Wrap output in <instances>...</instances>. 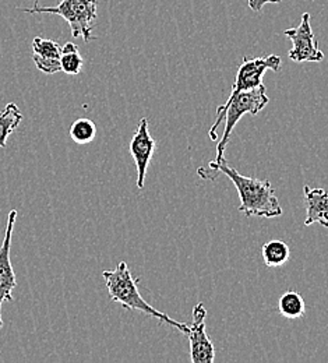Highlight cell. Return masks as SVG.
<instances>
[{"label":"cell","mask_w":328,"mask_h":363,"mask_svg":"<svg viewBox=\"0 0 328 363\" xmlns=\"http://www.w3.org/2000/svg\"><path fill=\"white\" fill-rule=\"evenodd\" d=\"M210 169L213 172L210 179L224 174L232 181L240 199L239 211L246 217L276 218L282 216L283 211L280 200L277 199L276 190L270 182L243 177L234 168L228 165L225 158L221 162H210Z\"/></svg>","instance_id":"1"},{"label":"cell","mask_w":328,"mask_h":363,"mask_svg":"<svg viewBox=\"0 0 328 363\" xmlns=\"http://www.w3.org/2000/svg\"><path fill=\"white\" fill-rule=\"evenodd\" d=\"M102 277L105 279V285L108 288L109 296L113 302L120 303L122 306H125L129 311H139L147 316L158 318L159 321H164L188 335V325L186 323L174 320V318H169L166 313L157 311L154 306H151L148 302H145V299L141 296L139 286H137L139 279L133 278L126 262H120L115 270H106V272H102Z\"/></svg>","instance_id":"2"},{"label":"cell","mask_w":328,"mask_h":363,"mask_svg":"<svg viewBox=\"0 0 328 363\" xmlns=\"http://www.w3.org/2000/svg\"><path fill=\"white\" fill-rule=\"evenodd\" d=\"M268 102H270V98L267 96V90L264 86H261L254 90L240 91L234 95H230L228 101L224 105L218 106L217 121L210 129V138L213 141L218 140L217 129L222 122H225V130H224L222 138L218 141V145H217L215 162H221L224 160V151L230 143V137L232 135L237 122L246 113L257 115L266 108Z\"/></svg>","instance_id":"3"},{"label":"cell","mask_w":328,"mask_h":363,"mask_svg":"<svg viewBox=\"0 0 328 363\" xmlns=\"http://www.w3.org/2000/svg\"><path fill=\"white\" fill-rule=\"evenodd\" d=\"M20 10L30 14L60 16L69 23L73 38L81 37L86 43L94 38L91 31L98 17V0H62L57 6H41L35 1L33 7Z\"/></svg>","instance_id":"4"},{"label":"cell","mask_w":328,"mask_h":363,"mask_svg":"<svg viewBox=\"0 0 328 363\" xmlns=\"http://www.w3.org/2000/svg\"><path fill=\"white\" fill-rule=\"evenodd\" d=\"M283 35L288 37L293 45L288 53V57L292 62H322L324 59V53L320 50L313 33L309 13H303L300 24L296 28L285 30Z\"/></svg>","instance_id":"5"},{"label":"cell","mask_w":328,"mask_h":363,"mask_svg":"<svg viewBox=\"0 0 328 363\" xmlns=\"http://www.w3.org/2000/svg\"><path fill=\"white\" fill-rule=\"evenodd\" d=\"M282 60L277 55H268L264 57H243L234 79V89L231 95L240 91L254 90L263 86V77L267 70L280 72Z\"/></svg>","instance_id":"6"},{"label":"cell","mask_w":328,"mask_h":363,"mask_svg":"<svg viewBox=\"0 0 328 363\" xmlns=\"http://www.w3.org/2000/svg\"><path fill=\"white\" fill-rule=\"evenodd\" d=\"M207 311L203 303H197L193 309V324L188 327L190 361L193 363H213L215 359V348L205 331Z\"/></svg>","instance_id":"7"},{"label":"cell","mask_w":328,"mask_h":363,"mask_svg":"<svg viewBox=\"0 0 328 363\" xmlns=\"http://www.w3.org/2000/svg\"><path fill=\"white\" fill-rule=\"evenodd\" d=\"M17 220V210H11L7 217V225L3 243L0 246V328L3 327L1 320V305L4 301H13V289L16 288V274L11 266L10 252H11V235Z\"/></svg>","instance_id":"8"},{"label":"cell","mask_w":328,"mask_h":363,"mask_svg":"<svg viewBox=\"0 0 328 363\" xmlns=\"http://www.w3.org/2000/svg\"><path fill=\"white\" fill-rule=\"evenodd\" d=\"M157 143L149 135L148 130V119L141 118L137 130L130 143V154L135 160L137 168V187L142 189L145 183V175L148 171V165L155 152Z\"/></svg>","instance_id":"9"},{"label":"cell","mask_w":328,"mask_h":363,"mask_svg":"<svg viewBox=\"0 0 328 363\" xmlns=\"http://www.w3.org/2000/svg\"><path fill=\"white\" fill-rule=\"evenodd\" d=\"M33 60L38 70H41L45 74H55L57 72H62V46L59 45V43L37 37L33 41Z\"/></svg>","instance_id":"10"},{"label":"cell","mask_w":328,"mask_h":363,"mask_svg":"<svg viewBox=\"0 0 328 363\" xmlns=\"http://www.w3.org/2000/svg\"><path fill=\"white\" fill-rule=\"evenodd\" d=\"M305 193V208L306 218L305 225L310 227L313 224H320L328 228V191L324 189H310L303 187Z\"/></svg>","instance_id":"11"},{"label":"cell","mask_w":328,"mask_h":363,"mask_svg":"<svg viewBox=\"0 0 328 363\" xmlns=\"http://www.w3.org/2000/svg\"><path fill=\"white\" fill-rule=\"evenodd\" d=\"M23 121V113L14 102L6 105L0 112V147L6 148L7 138L18 128Z\"/></svg>","instance_id":"12"},{"label":"cell","mask_w":328,"mask_h":363,"mask_svg":"<svg viewBox=\"0 0 328 363\" xmlns=\"http://www.w3.org/2000/svg\"><path fill=\"white\" fill-rule=\"evenodd\" d=\"M261 255L267 267H281L290 257L289 246L282 240H270L263 245Z\"/></svg>","instance_id":"13"},{"label":"cell","mask_w":328,"mask_h":363,"mask_svg":"<svg viewBox=\"0 0 328 363\" xmlns=\"http://www.w3.org/2000/svg\"><path fill=\"white\" fill-rule=\"evenodd\" d=\"M278 312L285 318H300L305 316L306 308L302 295L295 291L285 292L278 301Z\"/></svg>","instance_id":"14"},{"label":"cell","mask_w":328,"mask_h":363,"mask_svg":"<svg viewBox=\"0 0 328 363\" xmlns=\"http://www.w3.org/2000/svg\"><path fill=\"white\" fill-rule=\"evenodd\" d=\"M84 59L79 53V46L73 43H67L62 46V57H60V69L66 74L76 76L83 70Z\"/></svg>","instance_id":"15"},{"label":"cell","mask_w":328,"mask_h":363,"mask_svg":"<svg viewBox=\"0 0 328 363\" xmlns=\"http://www.w3.org/2000/svg\"><path fill=\"white\" fill-rule=\"evenodd\" d=\"M70 137L74 143L77 144H89L94 140L96 136V126L94 122L87 119V118H81L77 119L72 126H70Z\"/></svg>","instance_id":"16"},{"label":"cell","mask_w":328,"mask_h":363,"mask_svg":"<svg viewBox=\"0 0 328 363\" xmlns=\"http://www.w3.org/2000/svg\"><path fill=\"white\" fill-rule=\"evenodd\" d=\"M283 0H247V4L250 10L253 11H261V9L270 3H281Z\"/></svg>","instance_id":"17"}]
</instances>
